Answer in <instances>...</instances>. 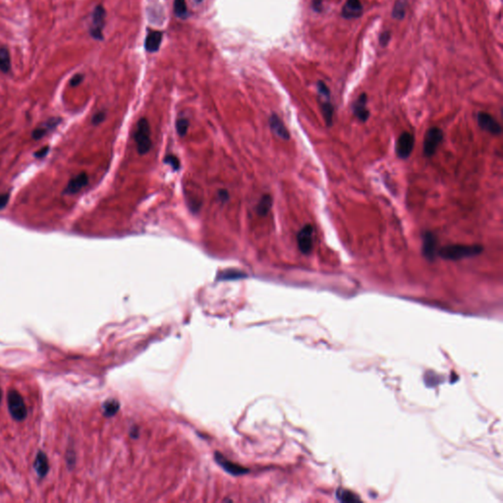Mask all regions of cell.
Here are the masks:
<instances>
[{
  "label": "cell",
  "mask_w": 503,
  "mask_h": 503,
  "mask_svg": "<svg viewBox=\"0 0 503 503\" xmlns=\"http://www.w3.org/2000/svg\"><path fill=\"white\" fill-rule=\"evenodd\" d=\"M9 199H10V195L8 193L0 195V210L3 209L7 206Z\"/></svg>",
  "instance_id": "cell-29"
},
{
  "label": "cell",
  "mask_w": 503,
  "mask_h": 503,
  "mask_svg": "<svg viewBox=\"0 0 503 503\" xmlns=\"http://www.w3.org/2000/svg\"><path fill=\"white\" fill-rule=\"evenodd\" d=\"M0 71L7 74L11 71V56L6 47H0Z\"/></svg>",
  "instance_id": "cell-19"
},
{
  "label": "cell",
  "mask_w": 503,
  "mask_h": 503,
  "mask_svg": "<svg viewBox=\"0 0 503 503\" xmlns=\"http://www.w3.org/2000/svg\"><path fill=\"white\" fill-rule=\"evenodd\" d=\"M215 460L217 461V463L223 468L225 469L228 473L232 474V475H242V474H246L248 473V470L241 467V466H238L228 460H226L223 456L221 455H218L217 456L215 455Z\"/></svg>",
  "instance_id": "cell-17"
},
{
  "label": "cell",
  "mask_w": 503,
  "mask_h": 503,
  "mask_svg": "<svg viewBox=\"0 0 503 503\" xmlns=\"http://www.w3.org/2000/svg\"><path fill=\"white\" fill-rule=\"evenodd\" d=\"M48 152H49V148H48V147H44V148H42L40 151L36 152L35 157H36V158H38V159H42V158L46 157V156L47 155V153H48Z\"/></svg>",
  "instance_id": "cell-31"
},
{
  "label": "cell",
  "mask_w": 503,
  "mask_h": 503,
  "mask_svg": "<svg viewBox=\"0 0 503 503\" xmlns=\"http://www.w3.org/2000/svg\"><path fill=\"white\" fill-rule=\"evenodd\" d=\"M105 119V112L104 111H99L97 113H95L91 119V122L93 125H98L100 124L101 122H103V120Z\"/></svg>",
  "instance_id": "cell-28"
},
{
  "label": "cell",
  "mask_w": 503,
  "mask_h": 503,
  "mask_svg": "<svg viewBox=\"0 0 503 503\" xmlns=\"http://www.w3.org/2000/svg\"><path fill=\"white\" fill-rule=\"evenodd\" d=\"M165 163L169 164L174 170H178L179 167H180V162H179V160L177 159V157L175 156H172V155H169L165 158L164 160Z\"/></svg>",
  "instance_id": "cell-25"
},
{
  "label": "cell",
  "mask_w": 503,
  "mask_h": 503,
  "mask_svg": "<svg viewBox=\"0 0 503 503\" xmlns=\"http://www.w3.org/2000/svg\"><path fill=\"white\" fill-rule=\"evenodd\" d=\"M390 37H391V36H390V33H389V32H385V33H383V34H382V36H381V38H380L381 45H382L383 46H386L389 44V40H390Z\"/></svg>",
  "instance_id": "cell-30"
},
{
  "label": "cell",
  "mask_w": 503,
  "mask_h": 503,
  "mask_svg": "<svg viewBox=\"0 0 503 503\" xmlns=\"http://www.w3.org/2000/svg\"><path fill=\"white\" fill-rule=\"evenodd\" d=\"M162 33L160 31L150 32L146 38L145 47L149 52H156L160 49L161 41H162Z\"/></svg>",
  "instance_id": "cell-16"
},
{
  "label": "cell",
  "mask_w": 503,
  "mask_h": 503,
  "mask_svg": "<svg viewBox=\"0 0 503 503\" xmlns=\"http://www.w3.org/2000/svg\"><path fill=\"white\" fill-rule=\"evenodd\" d=\"M415 146V137L410 132H404L400 135L396 143V154L399 159H408Z\"/></svg>",
  "instance_id": "cell-8"
},
{
  "label": "cell",
  "mask_w": 503,
  "mask_h": 503,
  "mask_svg": "<svg viewBox=\"0 0 503 503\" xmlns=\"http://www.w3.org/2000/svg\"><path fill=\"white\" fill-rule=\"evenodd\" d=\"M407 0H397L392 9V17L396 20H402L407 12Z\"/></svg>",
  "instance_id": "cell-20"
},
{
  "label": "cell",
  "mask_w": 503,
  "mask_h": 503,
  "mask_svg": "<svg viewBox=\"0 0 503 503\" xmlns=\"http://www.w3.org/2000/svg\"><path fill=\"white\" fill-rule=\"evenodd\" d=\"M218 198L222 202H226L229 199V194L226 190H219L218 191Z\"/></svg>",
  "instance_id": "cell-32"
},
{
  "label": "cell",
  "mask_w": 503,
  "mask_h": 503,
  "mask_svg": "<svg viewBox=\"0 0 503 503\" xmlns=\"http://www.w3.org/2000/svg\"><path fill=\"white\" fill-rule=\"evenodd\" d=\"M318 90L320 93V106L323 118L327 124V126H331L333 122V106L330 102V92L328 88L323 82H319L318 84Z\"/></svg>",
  "instance_id": "cell-6"
},
{
  "label": "cell",
  "mask_w": 503,
  "mask_h": 503,
  "mask_svg": "<svg viewBox=\"0 0 503 503\" xmlns=\"http://www.w3.org/2000/svg\"><path fill=\"white\" fill-rule=\"evenodd\" d=\"M35 468L37 470V473L40 475V476H45L48 470V462H47V459H46V456L43 453H41L37 460H36V463H35Z\"/></svg>",
  "instance_id": "cell-21"
},
{
  "label": "cell",
  "mask_w": 503,
  "mask_h": 503,
  "mask_svg": "<svg viewBox=\"0 0 503 503\" xmlns=\"http://www.w3.org/2000/svg\"><path fill=\"white\" fill-rule=\"evenodd\" d=\"M119 410V403L116 400H107L103 405V412L106 417L115 415Z\"/></svg>",
  "instance_id": "cell-23"
},
{
  "label": "cell",
  "mask_w": 503,
  "mask_h": 503,
  "mask_svg": "<svg viewBox=\"0 0 503 503\" xmlns=\"http://www.w3.org/2000/svg\"><path fill=\"white\" fill-rule=\"evenodd\" d=\"M242 276H246V275L242 274L239 272H228V273H224L219 278L220 279H237V278H241Z\"/></svg>",
  "instance_id": "cell-26"
},
{
  "label": "cell",
  "mask_w": 503,
  "mask_h": 503,
  "mask_svg": "<svg viewBox=\"0 0 503 503\" xmlns=\"http://www.w3.org/2000/svg\"><path fill=\"white\" fill-rule=\"evenodd\" d=\"M269 122H270V127H271L272 131L274 133V135H276L278 138L283 139V140L290 139L289 131L278 115L273 114L270 117Z\"/></svg>",
  "instance_id": "cell-14"
},
{
  "label": "cell",
  "mask_w": 503,
  "mask_h": 503,
  "mask_svg": "<svg viewBox=\"0 0 503 503\" xmlns=\"http://www.w3.org/2000/svg\"><path fill=\"white\" fill-rule=\"evenodd\" d=\"M174 13L181 19L187 18L188 9L186 0H174Z\"/></svg>",
  "instance_id": "cell-22"
},
{
  "label": "cell",
  "mask_w": 503,
  "mask_h": 503,
  "mask_svg": "<svg viewBox=\"0 0 503 503\" xmlns=\"http://www.w3.org/2000/svg\"><path fill=\"white\" fill-rule=\"evenodd\" d=\"M477 118L478 124L482 130L492 135H499L501 133L500 124L490 114L486 112H479Z\"/></svg>",
  "instance_id": "cell-9"
},
{
  "label": "cell",
  "mask_w": 503,
  "mask_h": 503,
  "mask_svg": "<svg viewBox=\"0 0 503 503\" xmlns=\"http://www.w3.org/2000/svg\"><path fill=\"white\" fill-rule=\"evenodd\" d=\"M273 203V197L270 194L263 195L257 205V213L260 216H266L271 211Z\"/></svg>",
  "instance_id": "cell-18"
},
{
  "label": "cell",
  "mask_w": 503,
  "mask_h": 503,
  "mask_svg": "<svg viewBox=\"0 0 503 503\" xmlns=\"http://www.w3.org/2000/svg\"><path fill=\"white\" fill-rule=\"evenodd\" d=\"M134 140L140 155H146L152 149L151 126L147 118H141L138 121L134 133Z\"/></svg>",
  "instance_id": "cell-2"
},
{
  "label": "cell",
  "mask_w": 503,
  "mask_h": 503,
  "mask_svg": "<svg viewBox=\"0 0 503 503\" xmlns=\"http://www.w3.org/2000/svg\"><path fill=\"white\" fill-rule=\"evenodd\" d=\"M189 126H190V123L187 118H179L176 121V131H177L178 135L181 137L186 136L188 133Z\"/></svg>",
  "instance_id": "cell-24"
},
{
  "label": "cell",
  "mask_w": 503,
  "mask_h": 503,
  "mask_svg": "<svg viewBox=\"0 0 503 503\" xmlns=\"http://www.w3.org/2000/svg\"><path fill=\"white\" fill-rule=\"evenodd\" d=\"M7 401L11 416L17 421H23L28 415V408L23 395L16 390H11L8 393Z\"/></svg>",
  "instance_id": "cell-3"
},
{
  "label": "cell",
  "mask_w": 503,
  "mask_h": 503,
  "mask_svg": "<svg viewBox=\"0 0 503 503\" xmlns=\"http://www.w3.org/2000/svg\"><path fill=\"white\" fill-rule=\"evenodd\" d=\"M89 183V176L86 172H81L71 178L67 183V186L64 190L65 194L75 195L79 193L83 188H85Z\"/></svg>",
  "instance_id": "cell-11"
},
{
  "label": "cell",
  "mask_w": 503,
  "mask_h": 503,
  "mask_svg": "<svg viewBox=\"0 0 503 503\" xmlns=\"http://www.w3.org/2000/svg\"><path fill=\"white\" fill-rule=\"evenodd\" d=\"M0 400H1V390H0Z\"/></svg>",
  "instance_id": "cell-34"
},
{
  "label": "cell",
  "mask_w": 503,
  "mask_h": 503,
  "mask_svg": "<svg viewBox=\"0 0 503 503\" xmlns=\"http://www.w3.org/2000/svg\"><path fill=\"white\" fill-rule=\"evenodd\" d=\"M367 96L366 93H362L353 104V114L361 122H366L369 117V111L366 108Z\"/></svg>",
  "instance_id": "cell-15"
},
{
  "label": "cell",
  "mask_w": 503,
  "mask_h": 503,
  "mask_svg": "<svg viewBox=\"0 0 503 503\" xmlns=\"http://www.w3.org/2000/svg\"><path fill=\"white\" fill-rule=\"evenodd\" d=\"M482 247L480 245H463L454 244L444 246L437 251V255L443 260L459 261L462 259L477 257L481 254Z\"/></svg>",
  "instance_id": "cell-1"
},
{
  "label": "cell",
  "mask_w": 503,
  "mask_h": 503,
  "mask_svg": "<svg viewBox=\"0 0 503 503\" xmlns=\"http://www.w3.org/2000/svg\"><path fill=\"white\" fill-rule=\"evenodd\" d=\"M341 14L343 18L349 20L359 18L363 14V5L360 0H347L343 5Z\"/></svg>",
  "instance_id": "cell-12"
},
{
  "label": "cell",
  "mask_w": 503,
  "mask_h": 503,
  "mask_svg": "<svg viewBox=\"0 0 503 503\" xmlns=\"http://www.w3.org/2000/svg\"><path fill=\"white\" fill-rule=\"evenodd\" d=\"M315 229L311 224L303 226L297 234V244L300 252L304 255H309L314 248Z\"/></svg>",
  "instance_id": "cell-7"
},
{
  "label": "cell",
  "mask_w": 503,
  "mask_h": 503,
  "mask_svg": "<svg viewBox=\"0 0 503 503\" xmlns=\"http://www.w3.org/2000/svg\"><path fill=\"white\" fill-rule=\"evenodd\" d=\"M61 121H62V119L59 118V117H53V118L48 119L44 124H42L40 127H38V128H36L34 130V132L32 134L33 139L36 140V141L43 139L46 134H48L49 131L55 129L57 126L60 124Z\"/></svg>",
  "instance_id": "cell-13"
},
{
  "label": "cell",
  "mask_w": 503,
  "mask_h": 503,
  "mask_svg": "<svg viewBox=\"0 0 503 503\" xmlns=\"http://www.w3.org/2000/svg\"><path fill=\"white\" fill-rule=\"evenodd\" d=\"M105 16L106 12L102 5H97L92 11L91 14V23L90 27V34L92 39L96 41L103 40L102 31L105 26Z\"/></svg>",
  "instance_id": "cell-5"
},
{
  "label": "cell",
  "mask_w": 503,
  "mask_h": 503,
  "mask_svg": "<svg viewBox=\"0 0 503 503\" xmlns=\"http://www.w3.org/2000/svg\"><path fill=\"white\" fill-rule=\"evenodd\" d=\"M443 141V132L437 127L428 130L424 139V156L432 158Z\"/></svg>",
  "instance_id": "cell-4"
},
{
  "label": "cell",
  "mask_w": 503,
  "mask_h": 503,
  "mask_svg": "<svg viewBox=\"0 0 503 503\" xmlns=\"http://www.w3.org/2000/svg\"><path fill=\"white\" fill-rule=\"evenodd\" d=\"M201 1H202V0H201Z\"/></svg>",
  "instance_id": "cell-35"
},
{
  "label": "cell",
  "mask_w": 503,
  "mask_h": 503,
  "mask_svg": "<svg viewBox=\"0 0 503 503\" xmlns=\"http://www.w3.org/2000/svg\"><path fill=\"white\" fill-rule=\"evenodd\" d=\"M321 7H322L321 0H314V1H313V8H314V10L320 11Z\"/></svg>",
  "instance_id": "cell-33"
},
{
  "label": "cell",
  "mask_w": 503,
  "mask_h": 503,
  "mask_svg": "<svg viewBox=\"0 0 503 503\" xmlns=\"http://www.w3.org/2000/svg\"><path fill=\"white\" fill-rule=\"evenodd\" d=\"M437 240L435 235L433 232H426L423 235V256L428 261H434L435 259V256L437 254Z\"/></svg>",
  "instance_id": "cell-10"
},
{
  "label": "cell",
  "mask_w": 503,
  "mask_h": 503,
  "mask_svg": "<svg viewBox=\"0 0 503 503\" xmlns=\"http://www.w3.org/2000/svg\"><path fill=\"white\" fill-rule=\"evenodd\" d=\"M84 78H85V76H84L83 74H80V73H79V74L74 75V76L72 77L71 81H70V86H71V87H73V88H75V87L79 86V85L84 81Z\"/></svg>",
  "instance_id": "cell-27"
}]
</instances>
